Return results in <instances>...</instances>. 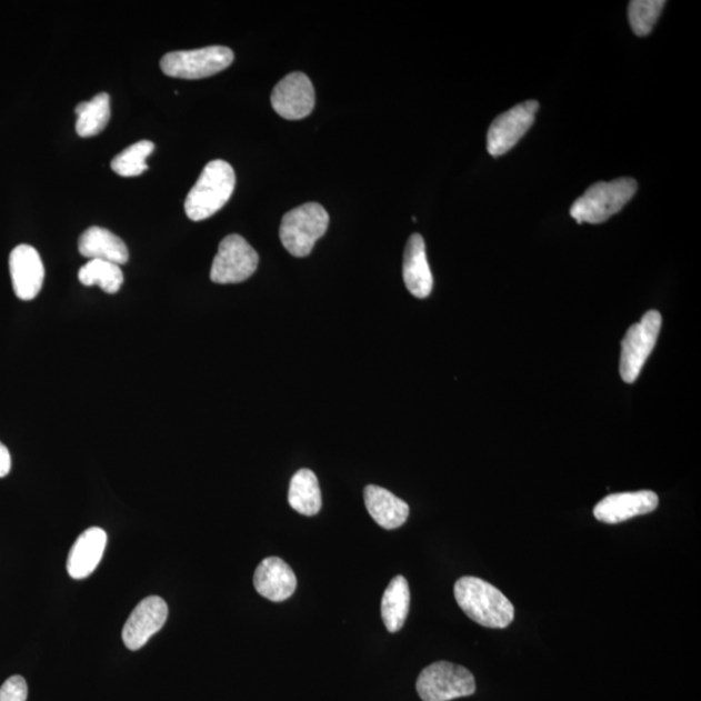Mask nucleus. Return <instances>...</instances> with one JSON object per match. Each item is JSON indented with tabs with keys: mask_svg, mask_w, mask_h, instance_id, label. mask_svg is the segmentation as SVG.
Segmentation results:
<instances>
[{
	"mask_svg": "<svg viewBox=\"0 0 701 701\" xmlns=\"http://www.w3.org/2000/svg\"><path fill=\"white\" fill-rule=\"evenodd\" d=\"M454 599L462 611L480 625L505 629L514 620V607L502 591L477 577H462L454 583Z\"/></svg>",
	"mask_w": 701,
	"mask_h": 701,
	"instance_id": "f257e3e1",
	"label": "nucleus"
},
{
	"mask_svg": "<svg viewBox=\"0 0 701 701\" xmlns=\"http://www.w3.org/2000/svg\"><path fill=\"white\" fill-rule=\"evenodd\" d=\"M234 189L233 167L223 160L210 161L184 200L188 218L192 221L210 219L229 202Z\"/></svg>",
	"mask_w": 701,
	"mask_h": 701,
	"instance_id": "f03ea898",
	"label": "nucleus"
},
{
	"mask_svg": "<svg viewBox=\"0 0 701 701\" xmlns=\"http://www.w3.org/2000/svg\"><path fill=\"white\" fill-rule=\"evenodd\" d=\"M638 183L633 179L598 182L570 208V216L578 222L602 223L619 213L634 198Z\"/></svg>",
	"mask_w": 701,
	"mask_h": 701,
	"instance_id": "7ed1b4c3",
	"label": "nucleus"
},
{
	"mask_svg": "<svg viewBox=\"0 0 701 701\" xmlns=\"http://www.w3.org/2000/svg\"><path fill=\"white\" fill-rule=\"evenodd\" d=\"M329 214L319 203H306L283 216L280 238L292 257L306 258L327 233Z\"/></svg>",
	"mask_w": 701,
	"mask_h": 701,
	"instance_id": "20e7f679",
	"label": "nucleus"
},
{
	"mask_svg": "<svg viewBox=\"0 0 701 701\" xmlns=\"http://www.w3.org/2000/svg\"><path fill=\"white\" fill-rule=\"evenodd\" d=\"M475 689L472 672L449 661H438L427 667L415 682V690L422 701H451L472 697Z\"/></svg>",
	"mask_w": 701,
	"mask_h": 701,
	"instance_id": "39448f33",
	"label": "nucleus"
},
{
	"mask_svg": "<svg viewBox=\"0 0 701 701\" xmlns=\"http://www.w3.org/2000/svg\"><path fill=\"white\" fill-rule=\"evenodd\" d=\"M234 52L226 46L169 52L161 59L160 67L169 77L183 80L207 79L218 74L233 63Z\"/></svg>",
	"mask_w": 701,
	"mask_h": 701,
	"instance_id": "423d86ee",
	"label": "nucleus"
},
{
	"mask_svg": "<svg viewBox=\"0 0 701 701\" xmlns=\"http://www.w3.org/2000/svg\"><path fill=\"white\" fill-rule=\"evenodd\" d=\"M661 322L660 312H647L641 322L631 327L622 339L620 373L627 383H634L641 374L647 359L657 346Z\"/></svg>",
	"mask_w": 701,
	"mask_h": 701,
	"instance_id": "0eeeda50",
	"label": "nucleus"
},
{
	"mask_svg": "<svg viewBox=\"0 0 701 701\" xmlns=\"http://www.w3.org/2000/svg\"><path fill=\"white\" fill-rule=\"evenodd\" d=\"M259 256L251 244L238 234H230L221 241L218 256L211 268L214 283H240L257 272Z\"/></svg>",
	"mask_w": 701,
	"mask_h": 701,
	"instance_id": "6e6552de",
	"label": "nucleus"
},
{
	"mask_svg": "<svg viewBox=\"0 0 701 701\" xmlns=\"http://www.w3.org/2000/svg\"><path fill=\"white\" fill-rule=\"evenodd\" d=\"M539 103L528 100L498 116L488 132V151L498 158L511 151L521 138L533 127Z\"/></svg>",
	"mask_w": 701,
	"mask_h": 701,
	"instance_id": "1a4fd4ad",
	"label": "nucleus"
},
{
	"mask_svg": "<svg viewBox=\"0 0 701 701\" xmlns=\"http://www.w3.org/2000/svg\"><path fill=\"white\" fill-rule=\"evenodd\" d=\"M314 89L304 73H291L276 84L272 92L273 110L287 120H302L314 107Z\"/></svg>",
	"mask_w": 701,
	"mask_h": 701,
	"instance_id": "9d476101",
	"label": "nucleus"
},
{
	"mask_svg": "<svg viewBox=\"0 0 701 701\" xmlns=\"http://www.w3.org/2000/svg\"><path fill=\"white\" fill-rule=\"evenodd\" d=\"M167 619L168 605L163 599L159 597L143 599L129 615L122 629V641L127 649L141 650L166 625Z\"/></svg>",
	"mask_w": 701,
	"mask_h": 701,
	"instance_id": "9b49d317",
	"label": "nucleus"
},
{
	"mask_svg": "<svg viewBox=\"0 0 701 701\" xmlns=\"http://www.w3.org/2000/svg\"><path fill=\"white\" fill-rule=\"evenodd\" d=\"M10 272L14 294L21 300H33L44 281L40 253L29 244H20L10 256Z\"/></svg>",
	"mask_w": 701,
	"mask_h": 701,
	"instance_id": "f8f14e48",
	"label": "nucleus"
},
{
	"mask_svg": "<svg viewBox=\"0 0 701 701\" xmlns=\"http://www.w3.org/2000/svg\"><path fill=\"white\" fill-rule=\"evenodd\" d=\"M659 497L653 491L620 492L599 502L595 519L604 523H620L657 511Z\"/></svg>",
	"mask_w": 701,
	"mask_h": 701,
	"instance_id": "ddd939ff",
	"label": "nucleus"
},
{
	"mask_svg": "<svg viewBox=\"0 0 701 701\" xmlns=\"http://www.w3.org/2000/svg\"><path fill=\"white\" fill-rule=\"evenodd\" d=\"M253 587L271 602H284L297 590V575L282 559L267 558L256 570Z\"/></svg>",
	"mask_w": 701,
	"mask_h": 701,
	"instance_id": "4468645a",
	"label": "nucleus"
},
{
	"mask_svg": "<svg viewBox=\"0 0 701 701\" xmlns=\"http://www.w3.org/2000/svg\"><path fill=\"white\" fill-rule=\"evenodd\" d=\"M107 545V533L100 528H90L77 538L68 554L67 569L73 580H83L94 572Z\"/></svg>",
	"mask_w": 701,
	"mask_h": 701,
	"instance_id": "2eb2a0df",
	"label": "nucleus"
},
{
	"mask_svg": "<svg viewBox=\"0 0 701 701\" xmlns=\"http://www.w3.org/2000/svg\"><path fill=\"white\" fill-rule=\"evenodd\" d=\"M403 277L408 291L415 298H428L433 290V274L428 263L427 246L420 234H412L407 242Z\"/></svg>",
	"mask_w": 701,
	"mask_h": 701,
	"instance_id": "dca6fc26",
	"label": "nucleus"
},
{
	"mask_svg": "<svg viewBox=\"0 0 701 701\" xmlns=\"http://www.w3.org/2000/svg\"><path fill=\"white\" fill-rule=\"evenodd\" d=\"M364 500L369 514L383 529L394 530L403 527L410 515V507L404 500L374 484L365 488Z\"/></svg>",
	"mask_w": 701,
	"mask_h": 701,
	"instance_id": "f3484780",
	"label": "nucleus"
},
{
	"mask_svg": "<svg viewBox=\"0 0 701 701\" xmlns=\"http://www.w3.org/2000/svg\"><path fill=\"white\" fill-rule=\"evenodd\" d=\"M82 257L90 260H104L122 266L129 260V251L124 241L112 231L92 227L84 230L79 241Z\"/></svg>",
	"mask_w": 701,
	"mask_h": 701,
	"instance_id": "a211bd4d",
	"label": "nucleus"
},
{
	"mask_svg": "<svg viewBox=\"0 0 701 701\" xmlns=\"http://www.w3.org/2000/svg\"><path fill=\"white\" fill-rule=\"evenodd\" d=\"M410 604V584L403 575L392 578L381 602L382 621L390 633H397L404 627Z\"/></svg>",
	"mask_w": 701,
	"mask_h": 701,
	"instance_id": "6ab92c4d",
	"label": "nucleus"
},
{
	"mask_svg": "<svg viewBox=\"0 0 701 701\" xmlns=\"http://www.w3.org/2000/svg\"><path fill=\"white\" fill-rule=\"evenodd\" d=\"M289 504L300 514L314 515L321 510V490L318 477L310 469H300L292 477Z\"/></svg>",
	"mask_w": 701,
	"mask_h": 701,
	"instance_id": "aec40b11",
	"label": "nucleus"
},
{
	"mask_svg": "<svg viewBox=\"0 0 701 701\" xmlns=\"http://www.w3.org/2000/svg\"><path fill=\"white\" fill-rule=\"evenodd\" d=\"M76 132L82 138L102 133L111 119V100L106 92H100L89 102L76 107Z\"/></svg>",
	"mask_w": 701,
	"mask_h": 701,
	"instance_id": "412c9836",
	"label": "nucleus"
},
{
	"mask_svg": "<svg viewBox=\"0 0 701 701\" xmlns=\"http://www.w3.org/2000/svg\"><path fill=\"white\" fill-rule=\"evenodd\" d=\"M79 279L84 287L98 284L107 294H116L124 283V273L120 266L104 260H89L79 272Z\"/></svg>",
	"mask_w": 701,
	"mask_h": 701,
	"instance_id": "4be33fe9",
	"label": "nucleus"
},
{
	"mask_svg": "<svg viewBox=\"0 0 701 701\" xmlns=\"http://www.w3.org/2000/svg\"><path fill=\"white\" fill-rule=\"evenodd\" d=\"M153 150H156V144L151 141H140L130 146V148L113 158L111 163L112 171L121 177L141 176L149 169L146 160H148Z\"/></svg>",
	"mask_w": 701,
	"mask_h": 701,
	"instance_id": "5701e85b",
	"label": "nucleus"
},
{
	"mask_svg": "<svg viewBox=\"0 0 701 701\" xmlns=\"http://www.w3.org/2000/svg\"><path fill=\"white\" fill-rule=\"evenodd\" d=\"M664 7V0H634V2H630L629 21L633 32L639 37L649 36Z\"/></svg>",
	"mask_w": 701,
	"mask_h": 701,
	"instance_id": "b1692460",
	"label": "nucleus"
},
{
	"mask_svg": "<svg viewBox=\"0 0 701 701\" xmlns=\"http://www.w3.org/2000/svg\"><path fill=\"white\" fill-rule=\"evenodd\" d=\"M28 684L21 675L9 678L0 688V701H27Z\"/></svg>",
	"mask_w": 701,
	"mask_h": 701,
	"instance_id": "393cba45",
	"label": "nucleus"
},
{
	"mask_svg": "<svg viewBox=\"0 0 701 701\" xmlns=\"http://www.w3.org/2000/svg\"><path fill=\"white\" fill-rule=\"evenodd\" d=\"M11 465L12 462L10 451L2 442H0V479L9 475V473L11 472Z\"/></svg>",
	"mask_w": 701,
	"mask_h": 701,
	"instance_id": "a878e982",
	"label": "nucleus"
}]
</instances>
